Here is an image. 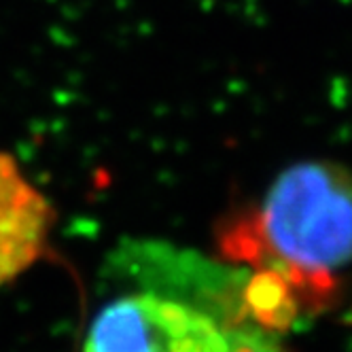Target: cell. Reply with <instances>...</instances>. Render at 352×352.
<instances>
[{"label":"cell","mask_w":352,"mask_h":352,"mask_svg":"<svg viewBox=\"0 0 352 352\" xmlns=\"http://www.w3.org/2000/svg\"><path fill=\"white\" fill-rule=\"evenodd\" d=\"M225 248L283 280L295 299L329 287L352 263V176L329 162L285 170Z\"/></svg>","instance_id":"obj_1"},{"label":"cell","mask_w":352,"mask_h":352,"mask_svg":"<svg viewBox=\"0 0 352 352\" xmlns=\"http://www.w3.org/2000/svg\"><path fill=\"white\" fill-rule=\"evenodd\" d=\"M263 344L212 308L164 289L115 297L89 324L85 352H238Z\"/></svg>","instance_id":"obj_2"},{"label":"cell","mask_w":352,"mask_h":352,"mask_svg":"<svg viewBox=\"0 0 352 352\" xmlns=\"http://www.w3.org/2000/svg\"><path fill=\"white\" fill-rule=\"evenodd\" d=\"M49 223L52 210L43 195L9 155L0 153V285L41 255Z\"/></svg>","instance_id":"obj_3"},{"label":"cell","mask_w":352,"mask_h":352,"mask_svg":"<svg viewBox=\"0 0 352 352\" xmlns=\"http://www.w3.org/2000/svg\"><path fill=\"white\" fill-rule=\"evenodd\" d=\"M238 352H265V344H253V346H246Z\"/></svg>","instance_id":"obj_4"}]
</instances>
